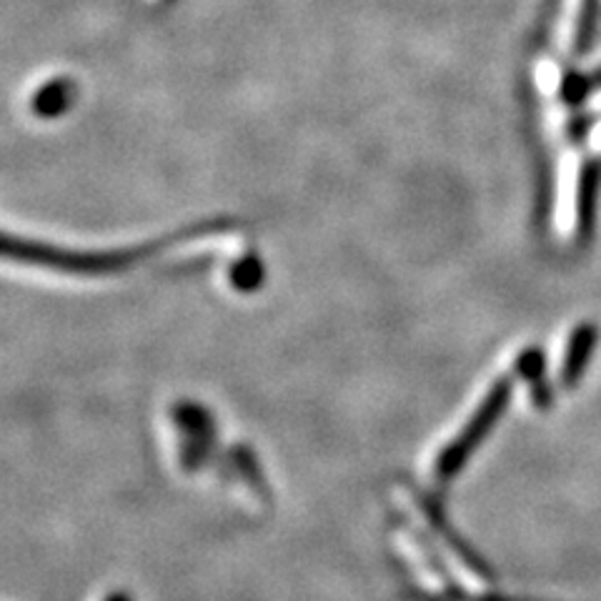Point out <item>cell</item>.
Instances as JSON below:
<instances>
[{
	"instance_id": "1",
	"label": "cell",
	"mask_w": 601,
	"mask_h": 601,
	"mask_svg": "<svg viewBox=\"0 0 601 601\" xmlns=\"http://www.w3.org/2000/svg\"><path fill=\"white\" fill-rule=\"evenodd\" d=\"M509 399H511V381L509 379L497 381L494 387H491V391L487 393V399L481 401V407L477 409L474 417L469 419L464 431H461L459 437L454 439V443H451V447L441 454L439 474L451 477L454 471H459L461 467L467 464L471 451H474L479 443L484 441L487 433L494 429L497 419L509 407Z\"/></svg>"
},
{
	"instance_id": "2",
	"label": "cell",
	"mask_w": 601,
	"mask_h": 601,
	"mask_svg": "<svg viewBox=\"0 0 601 601\" xmlns=\"http://www.w3.org/2000/svg\"><path fill=\"white\" fill-rule=\"evenodd\" d=\"M594 343H597V329L591 327V323H584V327H579L574 333H571L567 351H564V363H561V371H559L561 383H564L567 389L577 387V381L587 369L591 351H594Z\"/></svg>"
},
{
	"instance_id": "3",
	"label": "cell",
	"mask_w": 601,
	"mask_h": 601,
	"mask_svg": "<svg viewBox=\"0 0 601 601\" xmlns=\"http://www.w3.org/2000/svg\"><path fill=\"white\" fill-rule=\"evenodd\" d=\"M73 98V86L68 81H53L46 86L43 91H38L33 98V111L41 116H58L63 113L68 106H71Z\"/></svg>"
},
{
	"instance_id": "4",
	"label": "cell",
	"mask_w": 601,
	"mask_h": 601,
	"mask_svg": "<svg viewBox=\"0 0 601 601\" xmlns=\"http://www.w3.org/2000/svg\"><path fill=\"white\" fill-rule=\"evenodd\" d=\"M111 601H128L126 597H116V599H111Z\"/></svg>"
}]
</instances>
